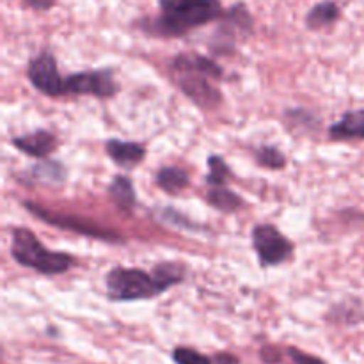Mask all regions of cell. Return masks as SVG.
Instances as JSON below:
<instances>
[{"mask_svg": "<svg viewBox=\"0 0 364 364\" xmlns=\"http://www.w3.org/2000/svg\"><path fill=\"white\" fill-rule=\"evenodd\" d=\"M159 16L144 21L142 28L164 38H178L224 16L220 0H159Z\"/></svg>", "mask_w": 364, "mask_h": 364, "instance_id": "1", "label": "cell"}, {"mask_svg": "<svg viewBox=\"0 0 364 364\" xmlns=\"http://www.w3.org/2000/svg\"><path fill=\"white\" fill-rule=\"evenodd\" d=\"M11 255L20 265L28 267L45 276L64 274L73 267L75 259L66 252L50 251L36 238L32 231L25 228H14L11 240Z\"/></svg>", "mask_w": 364, "mask_h": 364, "instance_id": "2", "label": "cell"}, {"mask_svg": "<svg viewBox=\"0 0 364 364\" xmlns=\"http://www.w3.org/2000/svg\"><path fill=\"white\" fill-rule=\"evenodd\" d=\"M105 283L110 301L117 302L142 301V299H153L164 294L153 272L148 274L141 269L116 267L107 274Z\"/></svg>", "mask_w": 364, "mask_h": 364, "instance_id": "3", "label": "cell"}, {"mask_svg": "<svg viewBox=\"0 0 364 364\" xmlns=\"http://www.w3.org/2000/svg\"><path fill=\"white\" fill-rule=\"evenodd\" d=\"M252 247L258 255L259 263L265 267L287 262L294 251L291 242L272 224H258L252 228Z\"/></svg>", "mask_w": 364, "mask_h": 364, "instance_id": "4", "label": "cell"}, {"mask_svg": "<svg viewBox=\"0 0 364 364\" xmlns=\"http://www.w3.org/2000/svg\"><path fill=\"white\" fill-rule=\"evenodd\" d=\"M25 208L32 213L38 219L45 220V223L52 224L55 228H63V230L73 231V233L85 235V237L100 238V240L107 242H119L121 237L116 233V231L105 230V228H100L98 224L91 223L87 219H80V217L73 215H64V213L57 212H48V210L41 208V206L34 205V203H25Z\"/></svg>", "mask_w": 364, "mask_h": 364, "instance_id": "5", "label": "cell"}, {"mask_svg": "<svg viewBox=\"0 0 364 364\" xmlns=\"http://www.w3.org/2000/svg\"><path fill=\"white\" fill-rule=\"evenodd\" d=\"M117 92L112 70L80 71L64 78V95H95L110 98Z\"/></svg>", "mask_w": 364, "mask_h": 364, "instance_id": "6", "label": "cell"}, {"mask_svg": "<svg viewBox=\"0 0 364 364\" xmlns=\"http://www.w3.org/2000/svg\"><path fill=\"white\" fill-rule=\"evenodd\" d=\"M27 77L31 84L50 98L64 95V78L57 70V63L50 53H41L28 63Z\"/></svg>", "mask_w": 364, "mask_h": 364, "instance_id": "7", "label": "cell"}, {"mask_svg": "<svg viewBox=\"0 0 364 364\" xmlns=\"http://www.w3.org/2000/svg\"><path fill=\"white\" fill-rule=\"evenodd\" d=\"M181 89H183L185 95L191 100H194L199 107L203 109H215L220 102H223V95L219 92V89L213 87L212 84L205 80V77H199V75H187L185 78H181L180 82Z\"/></svg>", "mask_w": 364, "mask_h": 364, "instance_id": "8", "label": "cell"}, {"mask_svg": "<svg viewBox=\"0 0 364 364\" xmlns=\"http://www.w3.org/2000/svg\"><path fill=\"white\" fill-rule=\"evenodd\" d=\"M13 146H16L25 155L45 159L46 155H50L55 149L57 137L48 130H36L31 132V134L20 135V137H14Z\"/></svg>", "mask_w": 364, "mask_h": 364, "instance_id": "9", "label": "cell"}, {"mask_svg": "<svg viewBox=\"0 0 364 364\" xmlns=\"http://www.w3.org/2000/svg\"><path fill=\"white\" fill-rule=\"evenodd\" d=\"M174 70L181 71V73L188 75H199V77H212L220 78L223 77V68L215 63L213 59H208L205 55H198V53H180L173 63Z\"/></svg>", "mask_w": 364, "mask_h": 364, "instance_id": "10", "label": "cell"}, {"mask_svg": "<svg viewBox=\"0 0 364 364\" xmlns=\"http://www.w3.org/2000/svg\"><path fill=\"white\" fill-rule=\"evenodd\" d=\"M105 149L110 159L121 167H135L146 156L144 146L139 144V142H124L119 139H109Z\"/></svg>", "mask_w": 364, "mask_h": 364, "instance_id": "11", "label": "cell"}, {"mask_svg": "<svg viewBox=\"0 0 364 364\" xmlns=\"http://www.w3.org/2000/svg\"><path fill=\"white\" fill-rule=\"evenodd\" d=\"M331 137L338 141L347 139H364V109L348 110L338 123H334L329 130Z\"/></svg>", "mask_w": 364, "mask_h": 364, "instance_id": "12", "label": "cell"}, {"mask_svg": "<svg viewBox=\"0 0 364 364\" xmlns=\"http://www.w3.org/2000/svg\"><path fill=\"white\" fill-rule=\"evenodd\" d=\"M340 18V7L334 0H322L315 4L306 14V25L311 31H320L323 27H329Z\"/></svg>", "mask_w": 364, "mask_h": 364, "instance_id": "13", "label": "cell"}, {"mask_svg": "<svg viewBox=\"0 0 364 364\" xmlns=\"http://www.w3.org/2000/svg\"><path fill=\"white\" fill-rule=\"evenodd\" d=\"M110 199L121 212H132L135 206V191L132 180L127 176H116L109 187Z\"/></svg>", "mask_w": 364, "mask_h": 364, "instance_id": "14", "label": "cell"}, {"mask_svg": "<svg viewBox=\"0 0 364 364\" xmlns=\"http://www.w3.org/2000/svg\"><path fill=\"white\" fill-rule=\"evenodd\" d=\"M188 181H191L188 173L181 167H162L156 174V185L169 194H178L187 188Z\"/></svg>", "mask_w": 364, "mask_h": 364, "instance_id": "15", "label": "cell"}, {"mask_svg": "<svg viewBox=\"0 0 364 364\" xmlns=\"http://www.w3.org/2000/svg\"><path fill=\"white\" fill-rule=\"evenodd\" d=\"M31 176L41 183L60 185L66 180V169L60 162L55 160H46V162L36 164L31 167Z\"/></svg>", "mask_w": 364, "mask_h": 364, "instance_id": "16", "label": "cell"}, {"mask_svg": "<svg viewBox=\"0 0 364 364\" xmlns=\"http://www.w3.org/2000/svg\"><path fill=\"white\" fill-rule=\"evenodd\" d=\"M206 198H208L210 205L215 206L220 212H235L242 206V199L233 191L224 187H213Z\"/></svg>", "mask_w": 364, "mask_h": 364, "instance_id": "17", "label": "cell"}, {"mask_svg": "<svg viewBox=\"0 0 364 364\" xmlns=\"http://www.w3.org/2000/svg\"><path fill=\"white\" fill-rule=\"evenodd\" d=\"M153 276H155L156 283L160 284L162 291H167L171 287H176L183 281V269L174 263H162V265H156L153 270Z\"/></svg>", "mask_w": 364, "mask_h": 364, "instance_id": "18", "label": "cell"}, {"mask_svg": "<svg viewBox=\"0 0 364 364\" xmlns=\"http://www.w3.org/2000/svg\"><path fill=\"white\" fill-rule=\"evenodd\" d=\"M208 167H210V173L208 176H206L208 185H212V187H223L224 181H226L228 176H230V167H228V164L224 162L223 156L219 155L210 156Z\"/></svg>", "mask_w": 364, "mask_h": 364, "instance_id": "19", "label": "cell"}, {"mask_svg": "<svg viewBox=\"0 0 364 364\" xmlns=\"http://www.w3.org/2000/svg\"><path fill=\"white\" fill-rule=\"evenodd\" d=\"M256 160L259 166L269 167V169H283L287 166V156L274 146H262L256 151Z\"/></svg>", "mask_w": 364, "mask_h": 364, "instance_id": "20", "label": "cell"}, {"mask_svg": "<svg viewBox=\"0 0 364 364\" xmlns=\"http://www.w3.org/2000/svg\"><path fill=\"white\" fill-rule=\"evenodd\" d=\"M173 359L176 364H212V361L206 355L199 354V352L187 347H178L173 352Z\"/></svg>", "mask_w": 364, "mask_h": 364, "instance_id": "21", "label": "cell"}, {"mask_svg": "<svg viewBox=\"0 0 364 364\" xmlns=\"http://www.w3.org/2000/svg\"><path fill=\"white\" fill-rule=\"evenodd\" d=\"M288 352H290V358L291 361H294V364H326L322 359L304 354V352L297 350V348H290Z\"/></svg>", "mask_w": 364, "mask_h": 364, "instance_id": "22", "label": "cell"}, {"mask_svg": "<svg viewBox=\"0 0 364 364\" xmlns=\"http://www.w3.org/2000/svg\"><path fill=\"white\" fill-rule=\"evenodd\" d=\"M57 0H23V4L27 7L34 11H48L55 6Z\"/></svg>", "mask_w": 364, "mask_h": 364, "instance_id": "23", "label": "cell"}, {"mask_svg": "<svg viewBox=\"0 0 364 364\" xmlns=\"http://www.w3.org/2000/svg\"><path fill=\"white\" fill-rule=\"evenodd\" d=\"M217 364H238V359L231 354H219L215 358Z\"/></svg>", "mask_w": 364, "mask_h": 364, "instance_id": "24", "label": "cell"}]
</instances>
